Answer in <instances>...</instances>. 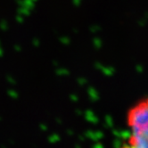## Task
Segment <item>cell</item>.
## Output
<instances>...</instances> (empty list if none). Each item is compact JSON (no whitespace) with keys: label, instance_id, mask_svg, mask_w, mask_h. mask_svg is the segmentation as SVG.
Here are the masks:
<instances>
[{"label":"cell","instance_id":"obj_1","mask_svg":"<svg viewBox=\"0 0 148 148\" xmlns=\"http://www.w3.org/2000/svg\"><path fill=\"white\" fill-rule=\"evenodd\" d=\"M128 125L131 130L130 148H147L148 145V102L142 99L128 112Z\"/></svg>","mask_w":148,"mask_h":148},{"label":"cell","instance_id":"obj_2","mask_svg":"<svg viewBox=\"0 0 148 148\" xmlns=\"http://www.w3.org/2000/svg\"><path fill=\"white\" fill-rule=\"evenodd\" d=\"M121 148H130V146L128 145H123L122 147H121Z\"/></svg>","mask_w":148,"mask_h":148}]
</instances>
